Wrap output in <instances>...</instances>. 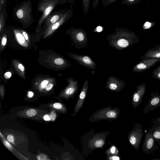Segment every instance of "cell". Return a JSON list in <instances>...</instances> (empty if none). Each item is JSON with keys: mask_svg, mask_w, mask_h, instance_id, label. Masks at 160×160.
<instances>
[{"mask_svg": "<svg viewBox=\"0 0 160 160\" xmlns=\"http://www.w3.org/2000/svg\"><path fill=\"white\" fill-rule=\"evenodd\" d=\"M88 87V81L86 80L82 87L74 109L73 116H75L80 109L82 108L86 98Z\"/></svg>", "mask_w": 160, "mask_h": 160, "instance_id": "obj_17", "label": "cell"}, {"mask_svg": "<svg viewBox=\"0 0 160 160\" xmlns=\"http://www.w3.org/2000/svg\"><path fill=\"white\" fill-rule=\"evenodd\" d=\"M160 62V58H148L142 59L133 67L132 71L136 73L145 71Z\"/></svg>", "mask_w": 160, "mask_h": 160, "instance_id": "obj_12", "label": "cell"}, {"mask_svg": "<svg viewBox=\"0 0 160 160\" xmlns=\"http://www.w3.org/2000/svg\"><path fill=\"white\" fill-rule=\"evenodd\" d=\"M91 0H82V8L83 13L87 15L88 12Z\"/></svg>", "mask_w": 160, "mask_h": 160, "instance_id": "obj_24", "label": "cell"}, {"mask_svg": "<svg viewBox=\"0 0 160 160\" xmlns=\"http://www.w3.org/2000/svg\"><path fill=\"white\" fill-rule=\"evenodd\" d=\"M37 10L42 12V14L38 22L37 27L40 28L46 17L52 12L55 7L59 5L66 3L67 0H38Z\"/></svg>", "mask_w": 160, "mask_h": 160, "instance_id": "obj_3", "label": "cell"}, {"mask_svg": "<svg viewBox=\"0 0 160 160\" xmlns=\"http://www.w3.org/2000/svg\"><path fill=\"white\" fill-rule=\"evenodd\" d=\"M106 88L108 90L115 92L121 91L126 85L124 81L113 76H110L106 84Z\"/></svg>", "mask_w": 160, "mask_h": 160, "instance_id": "obj_13", "label": "cell"}, {"mask_svg": "<svg viewBox=\"0 0 160 160\" xmlns=\"http://www.w3.org/2000/svg\"><path fill=\"white\" fill-rule=\"evenodd\" d=\"M49 112L47 111L37 108H27L18 111L17 115L23 118L43 120L44 116Z\"/></svg>", "mask_w": 160, "mask_h": 160, "instance_id": "obj_8", "label": "cell"}, {"mask_svg": "<svg viewBox=\"0 0 160 160\" xmlns=\"http://www.w3.org/2000/svg\"><path fill=\"white\" fill-rule=\"evenodd\" d=\"M48 106L51 109L58 112L65 113L68 112L67 108L65 105L61 102L51 103Z\"/></svg>", "mask_w": 160, "mask_h": 160, "instance_id": "obj_21", "label": "cell"}, {"mask_svg": "<svg viewBox=\"0 0 160 160\" xmlns=\"http://www.w3.org/2000/svg\"><path fill=\"white\" fill-rule=\"evenodd\" d=\"M12 76L11 73L10 72H8L5 73L4 76L6 79L9 78Z\"/></svg>", "mask_w": 160, "mask_h": 160, "instance_id": "obj_38", "label": "cell"}, {"mask_svg": "<svg viewBox=\"0 0 160 160\" xmlns=\"http://www.w3.org/2000/svg\"><path fill=\"white\" fill-rule=\"evenodd\" d=\"M5 22V18L4 17L3 12L0 11V32L1 34L2 33Z\"/></svg>", "mask_w": 160, "mask_h": 160, "instance_id": "obj_27", "label": "cell"}, {"mask_svg": "<svg viewBox=\"0 0 160 160\" xmlns=\"http://www.w3.org/2000/svg\"><path fill=\"white\" fill-rule=\"evenodd\" d=\"M13 65L15 70L19 75L22 78H24L25 69L23 65L16 60L13 62Z\"/></svg>", "mask_w": 160, "mask_h": 160, "instance_id": "obj_23", "label": "cell"}, {"mask_svg": "<svg viewBox=\"0 0 160 160\" xmlns=\"http://www.w3.org/2000/svg\"><path fill=\"white\" fill-rule=\"evenodd\" d=\"M119 0H102L101 3L102 7L108 6Z\"/></svg>", "mask_w": 160, "mask_h": 160, "instance_id": "obj_29", "label": "cell"}, {"mask_svg": "<svg viewBox=\"0 0 160 160\" xmlns=\"http://www.w3.org/2000/svg\"><path fill=\"white\" fill-rule=\"evenodd\" d=\"M143 134L142 125L137 122L128 135L129 143L137 151L139 150Z\"/></svg>", "mask_w": 160, "mask_h": 160, "instance_id": "obj_6", "label": "cell"}, {"mask_svg": "<svg viewBox=\"0 0 160 160\" xmlns=\"http://www.w3.org/2000/svg\"><path fill=\"white\" fill-rule=\"evenodd\" d=\"M49 83V81L47 79H44L40 83L39 87L40 89H43L45 88L46 87Z\"/></svg>", "mask_w": 160, "mask_h": 160, "instance_id": "obj_30", "label": "cell"}, {"mask_svg": "<svg viewBox=\"0 0 160 160\" xmlns=\"http://www.w3.org/2000/svg\"><path fill=\"white\" fill-rule=\"evenodd\" d=\"M148 58H160V44L148 49L143 55L140 57V58L142 60Z\"/></svg>", "mask_w": 160, "mask_h": 160, "instance_id": "obj_20", "label": "cell"}, {"mask_svg": "<svg viewBox=\"0 0 160 160\" xmlns=\"http://www.w3.org/2000/svg\"><path fill=\"white\" fill-rule=\"evenodd\" d=\"M102 31V27H100L99 28H98L97 29V31L98 32H100Z\"/></svg>", "mask_w": 160, "mask_h": 160, "instance_id": "obj_43", "label": "cell"}, {"mask_svg": "<svg viewBox=\"0 0 160 160\" xmlns=\"http://www.w3.org/2000/svg\"><path fill=\"white\" fill-rule=\"evenodd\" d=\"M120 111L119 108H112L111 106L99 109L94 112L88 120L90 122L105 120H114L119 116Z\"/></svg>", "mask_w": 160, "mask_h": 160, "instance_id": "obj_4", "label": "cell"}, {"mask_svg": "<svg viewBox=\"0 0 160 160\" xmlns=\"http://www.w3.org/2000/svg\"><path fill=\"white\" fill-rule=\"evenodd\" d=\"M68 83V85L60 93V98H64L66 100L73 97L78 90V81L74 80L72 78L66 79Z\"/></svg>", "mask_w": 160, "mask_h": 160, "instance_id": "obj_10", "label": "cell"}, {"mask_svg": "<svg viewBox=\"0 0 160 160\" xmlns=\"http://www.w3.org/2000/svg\"><path fill=\"white\" fill-rule=\"evenodd\" d=\"M4 0H0V11H1L2 6L4 2Z\"/></svg>", "mask_w": 160, "mask_h": 160, "instance_id": "obj_41", "label": "cell"}, {"mask_svg": "<svg viewBox=\"0 0 160 160\" xmlns=\"http://www.w3.org/2000/svg\"><path fill=\"white\" fill-rule=\"evenodd\" d=\"M155 119L160 122V117H157Z\"/></svg>", "mask_w": 160, "mask_h": 160, "instance_id": "obj_44", "label": "cell"}, {"mask_svg": "<svg viewBox=\"0 0 160 160\" xmlns=\"http://www.w3.org/2000/svg\"><path fill=\"white\" fill-rule=\"evenodd\" d=\"M33 96V93L31 91H29L28 92V96L29 98H31Z\"/></svg>", "mask_w": 160, "mask_h": 160, "instance_id": "obj_40", "label": "cell"}, {"mask_svg": "<svg viewBox=\"0 0 160 160\" xmlns=\"http://www.w3.org/2000/svg\"><path fill=\"white\" fill-rule=\"evenodd\" d=\"M153 138L150 128L146 132L142 146V152L150 154L156 150L159 149V147Z\"/></svg>", "mask_w": 160, "mask_h": 160, "instance_id": "obj_9", "label": "cell"}, {"mask_svg": "<svg viewBox=\"0 0 160 160\" xmlns=\"http://www.w3.org/2000/svg\"><path fill=\"white\" fill-rule=\"evenodd\" d=\"M108 159L110 160H119L120 157L117 155L109 156Z\"/></svg>", "mask_w": 160, "mask_h": 160, "instance_id": "obj_37", "label": "cell"}, {"mask_svg": "<svg viewBox=\"0 0 160 160\" xmlns=\"http://www.w3.org/2000/svg\"><path fill=\"white\" fill-rule=\"evenodd\" d=\"M73 14V9L72 7L71 6L68 8L66 12L60 19L45 29L43 33V38H45L52 35L71 18Z\"/></svg>", "mask_w": 160, "mask_h": 160, "instance_id": "obj_7", "label": "cell"}, {"mask_svg": "<svg viewBox=\"0 0 160 160\" xmlns=\"http://www.w3.org/2000/svg\"><path fill=\"white\" fill-rule=\"evenodd\" d=\"M109 45L116 50L122 51L139 42L138 36L133 31L117 27L115 32L106 36Z\"/></svg>", "mask_w": 160, "mask_h": 160, "instance_id": "obj_1", "label": "cell"}, {"mask_svg": "<svg viewBox=\"0 0 160 160\" xmlns=\"http://www.w3.org/2000/svg\"><path fill=\"white\" fill-rule=\"evenodd\" d=\"M7 38L6 35L4 34L3 36L2 37L1 42V46L2 47H4L7 43Z\"/></svg>", "mask_w": 160, "mask_h": 160, "instance_id": "obj_31", "label": "cell"}, {"mask_svg": "<svg viewBox=\"0 0 160 160\" xmlns=\"http://www.w3.org/2000/svg\"><path fill=\"white\" fill-rule=\"evenodd\" d=\"M43 120L45 121H50L51 120V118L48 114H45L43 117Z\"/></svg>", "mask_w": 160, "mask_h": 160, "instance_id": "obj_39", "label": "cell"}, {"mask_svg": "<svg viewBox=\"0 0 160 160\" xmlns=\"http://www.w3.org/2000/svg\"><path fill=\"white\" fill-rule=\"evenodd\" d=\"M7 140L10 143H14V138L13 136L11 134H9L7 137Z\"/></svg>", "mask_w": 160, "mask_h": 160, "instance_id": "obj_33", "label": "cell"}, {"mask_svg": "<svg viewBox=\"0 0 160 160\" xmlns=\"http://www.w3.org/2000/svg\"><path fill=\"white\" fill-rule=\"evenodd\" d=\"M143 0H123L121 3L127 5H132L139 3Z\"/></svg>", "mask_w": 160, "mask_h": 160, "instance_id": "obj_28", "label": "cell"}, {"mask_svg": "<svg viewBox=\"0 0 160 160\" xmlns=\"http://www.w3.org/2000/svg\"><path fill=\"white\" fill-rule=\"evenodd\" d=\"M153 160H160V158H154L153 159Z\"/></svg>", "mask_w": 160, "mask_h": 160, "instance_id": "obj_45", "label": "cell"}, {"mask_svg": "<svg viewBox=\"0 0 160 160\" xmlns=\"http://www.w3.org/2000/svg\"><path fill=\"white\" fill-rule=\"evenodd\" d=\"M21 30L25 39L27 41L29 42V38L28 33L23 30Z\"/></svg>", "mask_w": 160, "mask_h": 160, "instance_id": "obj_35", "label": "cell"}, {"mask_svg": "<svg viewBox=\"0 0 160 160\" xmlns=\"http://www.w3.org/2000/svg\"><path fill=\"white\" fill-rule=\"evenodd\" d=\"M67 54L79 64L84 67L92 70L96 69V63L89 56L81 55L71 53H68Z\"/></svg>", "mask_w": 160, "mask_h": 160, "instance_id": "obj_11", "label": "cell"}, {"mask_svg": "<svg viewBox=\"0 0 160 160\" xmlns=\"http://www.w3.org/2000/svg\"><path fill=\"white\" fill-rule=\"evenodd\" d=\"M14 32L16 39L18 42L21 45L25 47L28 46L26 40L23 35L21 30L18 29H15Z\"/></svg>", "mask_w": 160, "mask_h": 160, "instance_id": "obj_22", "label": "cell"}, {"mask_svg": "<svg viewBox=\"0 0 160 160\" xmlns=\"http://www.w3.org/2000/svg\"><path fill=\"white\" fill-rule=\"evenodd\" d=\"M159 0V1H160V0Z\"/></svg>", "mask_w": 160, "mask_h": 160, "instance_id": "obj_46", "label": "cell"}, {"mask_svg": "<svg viewBox=\"0 0 160 160\" xmlns=\"http://www.w3.org/2000/svg\"><path fill=\"white\" fill-rule=\"evenodd\" d=\"M152 73L153 78L160 80V64L152 71Z\"/></svg>", "mask_w": 160, "mask_h": 160, "instance_id": "obj_26", "label": "cell"}, {"mask_svg": "<svg viewBox=\"0 0 160 160\" xmlns=\"http://www.w3.org/2000/svg\"><path fill=\"white\" fill-rule=\"evenodd\" d=\"M136 89L132 96L131 103L133 107L137 108L140 104L146 91V86L142 83L136 87Z\"/></svg>", "mask_w": 160, "mask_h": 160, "instance_id": "obj_14", "label": "cell"}, {"mask_svg": "<svg viewBox=\"0 0 160 160\" xmlns=\"http://www.w3.org/2000/svg\"><path fill=\"white\" fill-rule=\"evenodd\" d=\"M68 8L64 9L51 12L46 18L43 27L45 29L60 19L66 12Z\"/></svg>", "mask_w": 160, "mask_h": 160, "instance_id": "obj_16", "label": "cell"}, {"mask_svg": "<svg viewBox=\"0 0 160 160\" xmlns=\"http://www.w3.org/2000/svg\"><path fill=\"white\" fill-rule=\"evenodd\" d=\"M66 32L71 37L72 44L76 48L83 49L87 47L88 40L86 32L83 29L72 27L67 29Z\"/></svg>", "mask_w": 160, "mask_h": 160, "instance_id": "obj_5", "label": "cell"}, {"mask_svg": "<svg viewBox=\"0 0 160 160\" xmlns=\"http://www.w3.org/2000/svg\"><path fill=\"white\" fill-rule=\"evenodd\" d=\"M54 86L53 83H49L45 88V90L47 91H50L52 89Z\"/></svg>", "mask_w": 160, "mask_h": 160, "instance_id": "obj_36", "label": "cell"}, {"mask_svg": "<svg viewBox=\"0 0 160 160\" xmlns=\"http://www.w3.org/2000/svg\"><path fill=\"white\" fill-rule=\"evenodd\" d=\"M32 8L31 0H27L17 5L13 12L15 17L23 25H29L34 21L32 14Z\"/></svg>", "mask_w": 160, "mask_h": 160, "instance_id": "obj_2", "label": "cell"}, {"mask_svg": "<svg viewBox=\"0 0 160 160\" xmlns=\"http://www.w3.org/2000/svg\"><path fill=\"white\" fill-rule=\"evenodd\" d=\"M106 138L102 134H97L89 140L88 146L92 149L102 148L105 144Z\"/></svg>", "mask_w": 160, "mask_h": 160, "instance_id": "obj_18", "label": "cell"}, {"mask_svg": "<svg viewBox=\"0 0 160 160\" xmlns=\"http://www.w3.org/2000/svg\"><path fill=\"white\" fill-rule=\"evenodd\" d=\"M0 93L1 98L2 100H3L5 94V89L3 85L0 86Z\"/></svg>", "mask_w": 160, "mask_h": 160, "instance_id": "obj_32", "label": "cell"}, {"mask_svg": "<svg viewBox=\"0 0 160 160\" xmlns=\"http://www.w3.org/2000/svg\"><path fill=\"white\" fill-rule=\"evenodd\" d=\"M76 0H67V2L71 4L74 3Z\"/></svg>", "mask_w": 160, "mask_h": 160, "instance_id": "obj_42", "label": "cell"}, {"mask_svg": "<svg viewBox=\"0 0 160 160\" xmlns=\"http://www.w3.org/2000/svg\"><path fill=\"white\" fill-rule=\"evenodd\" d=\"M153 23H151L148 22H146L143 25V28H144L145 29L150 28L153 26L152 25H154Z\"/></svg>", "mask_w": 160, "mask_h": 160, "instance_id": "obj_34", "label": "cell"}, {"mask_svg": "<svg viewBox=\"0 0 160 160\" xmlns=\"http://www.w3.org/2000/svg\"><path fill=\"white\" fill-rule=\"evenodd\" d=\"M150 129L152 136L156 143L160 145V122L156 119H153Z\"/></svg>", "mask_w": 160, "mask_h": 160, "instance_id": "obj_19", "label": "cell"}, {"mask_svg": "<svg viewBox=\"0 0 160 160\" xmlns=\"http://www.w3.org/2000/svg\"><path fill=\"white\" fill-rule=\"evenodd\" d=\"M150 96L148 103L143 110V112L145 113L153 111L160 106V94L158 93V91H156L154 93L152 91Z\"/></svg>", "mask_w": 160, "mask_h": 160, "instance_id": "obj_15", "label": "cell"}, {"mask_svg": "<svg viewBox=\"0 0 160 160\" xmlns=\"http://www.w3.org/2000/svg\"><path fill=\"white\" fill-rule=\"evenodd\" d=\"M119 151L114 145L112 146L108 150L106 151L105 153L108 156L116 155L118 154Z\"/></svg>", "mask_w": 160, "mask_h": 160, "instance_id": "obj_25", "label": "cell"}]
</instances>
